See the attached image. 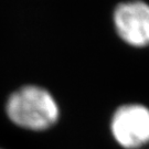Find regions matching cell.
Here are the masks:
<instances>
[{"instance_id": "1", "label": "cell", "mask_w": 149, "mask_h": 149, "mask_svg": "<svg viewBox=\"0 0 149 149\" xmlns=\"http://www.w3.org/2000/svg\"><path fill=\"white\" fill-rule=\"evenodd\" d=\"M7 115L13 124L30 130H45L58 122V103L47 90L27 85L12 93L6 105Z\"/></svg>"}, {"instance_id": "2", "label": "cell", "mask_w": 149, "mask_h": 149, "mask_svg": "<svg viewBox=\"0 0 149 149\" xmlns=\"http://www.w3.org/2000/svg\"><path fill=\"white\" fill-rule=\"evenodd\" d=\"M111 130L123 148H141L149 143V109L140 104L123 105L113 115Z\"/></svg>"}, {"instance_id": "3", "label": "cell", "mask_w": 149, "mask_h": 149, "mask_svg": "<svg viewBox=\"0 0 149 149\" xmlns=\"http://www.w3.org/2000/svg\"><path fill=\"white\" fill-rule=\"evenodd\" d=\"M116 32L124 42L144 48L149 45V5L140 0L123 2L113 15Z\"/></svg>"}]
</instances>
